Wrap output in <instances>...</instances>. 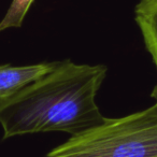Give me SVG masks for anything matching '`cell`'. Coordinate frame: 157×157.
I'll return each instance as SVG.
<instances>
[{"label": "cell", "instance_id": "1", "mask_svg": "<svg viewBox=\"0 0 157 157\" xmlns=\"http://www.w3.org/2000/svg\"><path fill=\"white\" fill-rule=\"evenodd\" d=\"M105 75L103 65L60 61L55 70L0 105L2 139L50 131L75 136L101 125L107 117L99 111L96 95Z\"/></svg>", "mask_w": 157, "mask_h": 157}, {"label": "cell", "instance_id": "2", "mask_svg": "<svg viewBox=\"0 0 157 157\" xmlns=\"http://www.w3.org/2000/svg\"><path fill=\"white\" fill-rule=\"evenodd\" d=\"M46 157H157V101L72 136Z\"/></svg>", "mask_w": 157, "mask_h": 157}, {"label": "cell", "instance_id": "3", "mask_svg": "<svg viewBox=\"0 0 157 157\" xmlns=\"http://www.w3.org/2000/svg\"><path fill=\"white\" fill-rule=\"evenodd\" d=\"M58 65V61H55L28 66H0V105L15 96L27 85L52 72Z\"/></svg>", "mask_w": 157, "mask_h": 157}, {"label": "cell", "instance_id": "4", "mask_svg": "<svg viewBox=\"0 0 157 157\" xmlns=\"http://www.w3.org/2000/svg\"><path fill=\"white\" fill-rule=\"evenodd\" d=\"M135 15L146 50L157 68V0H140L136 6Z\"/></svg>", "mask_w": 157, "mask_h": 157}, {"label": "cell", "instance_id": "5", "mask_svg": "<svg viewBox=\"0 0 157 157\" xmlns=\"http://www.w3.org/2000/svg\"><path fill=\"white\" fill-rule=\"evenodd\" d=\"M33 2V0H13L6 15L0 22V33L10 28H18L22 26Z\"/></svg>", "mask_w": 157, "mask_h": 157}, {"label": "cell", "instance_id": "6", "mask_svg": "<svg viewBox=\"0 0 157 157\" xmlns=\"http://www.w3.org/2000/svg\"><path fill=\"white\" fill-rule=\"evenodd\" d=\"M151 96H152L153 98L155 99V101H157V84L154 86V88H153L152 94H151Z\"/></svg>", "mask_w": 157, "mask_h": 157}]
</instances>
